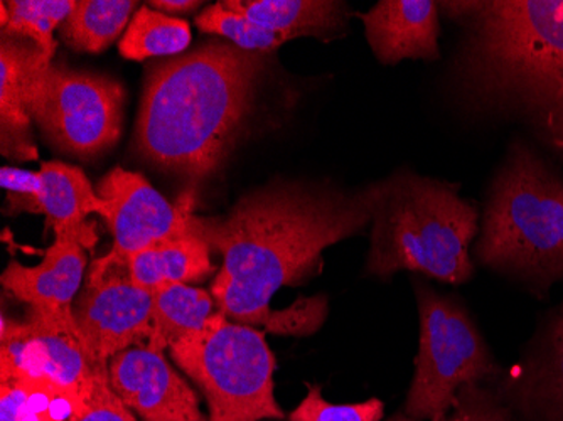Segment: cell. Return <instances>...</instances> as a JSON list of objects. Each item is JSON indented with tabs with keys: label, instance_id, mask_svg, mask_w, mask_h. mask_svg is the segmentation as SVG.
Instances as JSON below:
<instances>
[{
	"label": "cell",
	"instance_id": "obj_28",
	"mask_svg": "<svg viewBox=\"0 0 563 421\" xmlns=\"http://www.w3.org/2000/svg\"><path fill=\"white\" fill-rule=\"evenodd\" d=\"M76 421H139L131 408L117 397L109 375L100 376L87 407Z\"/></svg>",
	"mask_w": 563,
	"mask_h": 421
},
{
	"label": "cell",
	"instance_id": "obj_16",
	"mask_svg": "<svg viewBox=\"0 0 563 421\" xmlns=\"http://www.w3.org/2000/svg\"><path fill=\"white\" fill-rule=\"evenodd\" d=\"M227 8L287 41L318 37L331 41L346 31L350 9L334 0H223Z\"/></svg>",
	"mask_w": 563,
	"mask_h": 421
},
{
	"label": "cell",
	"instance_id": "obj_5",
	"mask_svg": "<svg viewBox=\"0 0 563 421\" xmlns=\"http://www.w3.org/2000/svg\"><path fill=\"white\" fill-rule=\"evenodd\" d=\"M474 253L534 293L563 278V179L521 142L493 180Z\"/></svg>",
	"mask_w": 563,
	"mask_h": 421
},
{
	"label": "cell",
	"instance_id": "obj_22",
	"mask_svg": "<svg viewBox=\"0 0 563 421\" xmlns=\"http://www.w3.org/2000/svg\"><path fill=\"white\" fill-rule=\"evenodd\" d=\"M135 9L131 0H80L59 27V40L81 53H101L123 36Z\"/></svg>",
	"mask_w": 563,
	"mask_h": 421
},
{
	"label": "cell",
	"instance_id": "obj_2",
	"mask_svg": "<svg viewBox=\"0 0 563 421\" xmlns=\"http://www.w3.org/2000/svg\"><path fill=\"white\" fill-rule=\"evenodd\" d=\"M463 27L452 65L461 103L521 117L563 151V0L439 2Z\"/></svg>",
	"mask_w": 563,
	"mask_h": 421
},
{
	"label": "cell",
	"instance_id": "obj_4",
	"mask_svg": "<svg viewBox=\"0 0 563 421\" xmlns=\"http://www.w3.org/2000/svg\"><path fill=\"white\" fill-rule=\"evenodd\" d=\"M373 217L366 274L390 278L398 272L445 284L473 278L471 243L479 228L476 206L444 180L400 169Z\"/></svg>",
	"mask_w": 563,
	"mask_h": 421
},
{
	"label": "cell",
	"instance_id": "obj_11",
	"mask_svg": "<svg viewBox=\"0 0 563 421\" xmlns=\"http://www.w3.org/2000/svg\"><path fill=\"white\" fill-rule=\"evenodd\" d=\"M101 199L98 217L106 220L113 236V255L129 258L134 253L189 233L192 209L170 204L139 173L115 167L98 182Z\"/></svg>",
	"mask_w": 563,
	"mask_h": 421
},
{
	"label": "cell",
	"instance_id": "obj_6",
	"mask_svg": "<svg viewBox=\"0 0 563 421\" xmlns=\"http://www.w3.org/2000/svg\"><path fill=\"white\" fill-rule=\"evenodd\" d=\"M174 363L199 386L210 421L280 420L275 357L265 334L218 310L208 324L170 347Z\"/></svg>",
	"mask_w": 563,
	"mask_h": 421
},
{
	"label": "cell",
	"instance_id": "obj_7",
	"mask_svg": "<svg viewBox=\"0 0 563 421\" xmlns=\"http://www.w3.org/2000/svg\"><path fill=\"white\" fill-rule=\"evenodd\" d=\"M416 297L420 342L405 413L419 421H444L459 391L495 378L498 364L463 303L419 280Z\"/></svg>",
	"mask_w": 563,
	"mask_h": 421
},
{
	"label": "cell",
	"instance_id": "obj_17",
	"mask_svg": "<svg viewBox=\"0 0 563 421\" xmlns=\"http://www.w3.org/2000/svg\"><path fill=\"white\" fill-rule=\"evenodd\" d=\"M506 388L534 421H563V315L553 319Z\"/></svg>",
	"mask_w": 563,
	"mask_h": 421
},
{
	"label": "cell",
	"instance_id": "obj_25",
	"mask_svg": "<svg viewBox=\"0 0 563 421\" xmlns=\"http://www.w3.org/2000/svg\"><path fill=\"white\" fill-rule=\"evenodd\" d=\"M196 25L202 33L227 37L228 43L235 44L240 49L250 51V53L271 55L282 44L287 43L286 37L264 30L240 12L227 8L224 2L208 5L196 18Z\"/></svg>",
	"mask_w": 563,
	"mask_h": 421
},
{
	"label": "cell",
	"instance_id": "obj_10",
	"mask_svg": "<svg viewBox=\"0 0 563 421\" xmlns=\"http://www.w3.org/2000/svg\"><path fill=\"white\" fill-rule=\"evenodd\" d=\"M73 312L95 359L106 366L151 339L152 293L134 284L125 259L113 253L95 259Z\"/></svg>",
	"mask_w": 563,
	"mask_h": 421
},
{
	"label": "cell",
	"instance_id": "obj_13",
	"mask_svg": "<svg viewBox=\"0 0 563 421\" xmlns=\"http://www.w3.org/2000/svg\"><path fill=\"white\" fill-rule=\"evenodd\" d=\"M53 55L31 41L2 36L0 46V151L9 159H37L31 135L30 101L34 80Z\"/></svg>",
	"mask_w": 563,
	"mask_h": 421
},
{
	"label": "cell",
	"instance_id": "obj_9",
	"mask_svg": "<svg viewBox=\"0 0 563 421\" xmlns=\"http://www.w3.org/2000/svg\"><path fill=\"white\" fill-rule=\"evenodd\" d=\"M0 369V379H44L84 401L98 378L109 375V366L91 354L73 309H31L25 321L2 315Z\"/></svg>",
	"mask_w": 563,
	"mask_h": 421
},
{
	"label": "cell",
	"instance_id": "obj_23",
	"mask_svg": "<svg viewBox=\"0 0 563 421\" xmlns=\"http://www.w3.org/2000/svg\"><path fill=\"white\" fill-rule=\"evenodd\" d=\"M191 44V27L185 19L142 5L119 41L120 55L132 62L174 58Z\"/></svg>",
	"mask_w": 563,
	"mask_h": 421
},
{
	"label": "cell",
	"instance_id": "obj_19",
	"mask_svg": "<svg viewBox=\"0 0 563 421\" xmlns=\"http://www.w3.org/2000/svg\"><path fill=\"white\" fill-rule=\"evenodd\" d=\"M210 245L196 234L154 243L125 259L135 285L154 293L167 285L201 281L214 272Z\"/></svg>",
	"mask_w": 563,
	"mask_h": 421
},
{
	"label": "cell",
	"instance_id": "obj_30",
	"mask_svg": "<svg viewBox=\"0 0 563 421\" xmlns=\"http://www.w3.org/2000/svg\"><path fill=\"white\" fill-rule=\"evenodd\" d=\"M148 8L156 9V11L164 12V14H173V12H191L198 9L199 2L196 0H152L148 2Z\"/></svg>",
	"mask_w": 563,
	"mask_h": 421
},
{
	"label": "cell",
	"instance_id": "obj_8",
	"mask_svg": "<svg viewBox=\"0 0 563 421\" xmlns=\"http://www.w3.org/2000/svg\"><path fill=\"white\" fill-rule=\"evenodd\" d=\"M123 100L122 85L110 76L51 63L34 80L30 115L49 144L90 159L119 141Z\"/></svg>",
	"mask_w": 563,
	"mask_h": 421
},
{
	"label": "cell",
	"instance_id": "obj_20",
	"mask_svg": "<svg viewBox=\"0 0 563 421\" xmlns=\"http://www.w3.org/2000/svg\"><path fill=\"white\" fill-rule=\"evenodd\" d=\"M218 312L211 292L186 284L167 285L152 293V334L147 347L166 351L208 324Z\"/></svg>",
	"mask_w": 563,
	"mask_h": 421
},
{
	"label": "cell",
	"instance_id": "obj_18",
	"mask_svg": "<svg viewBox=\"0 0 563 421\" xmlns=\"http://www.w3.org/2000/svg\"><path fill=\"white\" fill-rule=\"evenodd\" d=\"M40 174L43 191L37 196V213L46 217L55 234H76L90 248L97 236L88 226L87 218L100 213L101 199L84 170L51 160L41 166Z\"/></svg>",
	"mask_w": 563,
	"mask_h": 421
},
{
	"label": "cell",
	"instance_id": "obj_12",
	"mask_svg": "<svg viewBox=\"0 0 563 421\" xmlns=\"http://www.w3.org/2000/svg\"><path fill=\"white\" fill-rule=\"evenodd\" d=\"M110 386L142 421H207L191 386L163 351L131 347L109 361Z\"/></svg>",
	"mask_w": 563,
	"mask_h": 421
},
{
	"label": "cell",
	"instance_id": "obj_24",
	"mask_svg": "<svg viewBox=\"0 0 563 421\" xmlns=\"http://www.w3.org/2000/svg\"><path fill=\"white\" fill-rule=\"evenodd\" d=\"M75 0H4L0 2L2 36L31 41L55 56V33L75 8Z\"/></svg>",
	"mask_w": 563,
	"mask_h": 421
},
{
	"label": "cell",
	"instance_id": "obj_14",
	"mask_svg": "<svg viewBox=\"0 0 563 421\" xmlns=\"http://www.w3.org/2000/svg\"><path fill=\"white\" fill-rule=\"evenodd\" d=\"M366 40L383 65L404 59L441 58L439 2L432 0H382L362 15Z\"/></svg>",
	"mask_w": 563,
	"mask_h": 421
},
{
	"label": "cell",
	"instance_id": "obj_29",
	"mask_svg": "<svg viewBox=\"0 0 563 421\" xmlns=\"http://www.w3.org/2000/svg\"><path fill=\"white\" fill-rule=\"evenodd\" d=\"M0 184L12 198H21L22 209L36 211L37 196L43 191V179H41L40 170L34 173V170L18 169V167H2L0 169Z\"/></svg>",
	"mask_w": 563,
	"mask_h": 421
},
{
	"label": "cell",
	"instance_id": "obj_26",
	"mask_svg": "<svg viewBox=\"0 0 563 421\" xmlns=\"http://www.w3.org/2000/svg\"><path fill=\"white\" fill-rule=\"evenodd\" d=\"M385 407L378 398L363 403L334 405L322 397L319 385L307 386V395L290 413V421H379Z\"/></svg>",
	"mask_w": 563,
	"mask_h": 421
},
{
	"label": "cell",
	"instance_id": "obj_1",
	"mask_svg": "<svg viewBox=\"0 0 563 421\" xmlns=\"http://www.w3.org/2000/svg\"><path fill=\"white\" fill-rule=\"evenodd\" d=\"M388 186V177L356 189L275 179L243 196L224 217L191 214L189 233L223 258L211 285L218 310L239 324L264 325L277 334L316 331L325 315L324 299L282 313L271 309L272 299L318 272L329 246L365 230Z\"/></svg>",
	"mask_w": 563,
	"mask_h": 421
},
{
	"label": "cell",
	"instance_id": "obj_3",
	"mask_svg": "<svg viewBox=\"0 0 563 421\" xmlns=\"http://www.w3.org/2000/svg\"><path fill=\"white\" fill-rule=\"evenodd\" d=\"M268 56L211 41L154 66L135 129L139 154L191 182L213 176L252 115Z\"/></svg>",
	"mask_w": 563,
	"mask_h": 421
},
{
	"label": "cell",
	"instance_id": "obj_27",
	"mask_svg": "<svg viewBox=\"0 0 563 421\" xmlns=\"http://www.w3.org/2000/svg\"><path fill=\"white\" fill-rule=\"evenodd\" d=\"M444 421H514L498 398L481 385L464 386Z\"/></svg>",
	"mask_w": 563,
	"mask_h": 421
},
{
	"label": "cell",
	"instance_id": "obj_15",
	"mask_svg": "<svg viewBox=\"0 0 563 421\" xmlns=\"http://www.w3.org/2000/svg\"><path fill=\"white\" fill-rule=\"evenodd\" d=\"M87 248L76 234H55V242L46 250L43 262L36 267L9 263L2 274V285L31 309L71 310L87 268Z\"/></svg>",
	"mask_w": 563,
	"mask_h": 421
},
{
	"label": "cell",
	"instance_id": "obj_21",
	"mask_svg": "<svg viewBox=\"0 0 563 421\" xmlns=\"http://www.w3.org/2000/svg\"><path fill=\"white\" fill-rule=\"evenodd\" d=\"M0 383V421H76L88 403L44 379Z\"/></svg>",
	"mask_w": 563,
	"mask_h": 421
},
{
	"label": "cell",
	"instance_id": "obj_31",
	"mask_svg": "<svg viewBox=\"0 0 563 421\" xmlns=\"http://www.w3.org/2000/svg\"><path fill=\"white\" fill-rule=\"evenodd\" d=\"M390 421H419V420H413V418H410V417H395V418H391Z\"/></svg>",
	"mask_w": 563,
	"mask_h": 421
}]
</instances>
